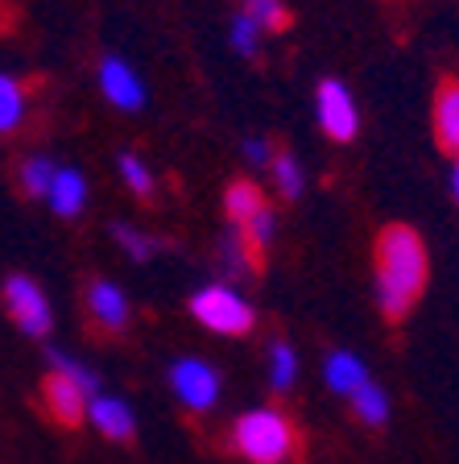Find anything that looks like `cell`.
I'll list each match as a JSON object with an SVG mask.
<instances>
[{"label": "cell", "instance_id": "obj_1", "mask_svg": "<svg viewBox=\"0 0 459 464\" xmlns=\"http://www.w3.org/2000/svg\"><path fill=\"white\" fill-rule=\"evenodd\" d=\"M377 307L389 324L406 319L414 311V303L422 299L426 278H431V257L426 245L410 224H385L377 237Z\"/></svg>", "mask_w": 459, "mask_h": 464}, {"label": "cell", "instance_id": "obj_2", "mask_svg": "<svg viewBox=\"0 0 459 464\" xmlns=\"http://www.w3.org/2000/svg\"><path fill=\"white\" fill-rule=\"evenodd\" d=\"M232 448L249 464H286L294 452V423L273 406L244 411L232 423Z\"/></svg>", "mask_w": 459, "mask_h": 464}, {"label": "cell", "instance_id": "obj_3", "mask_svg": "<svg viewBox=\"0 0 459 464\" xmlns=\"http://www.w3.org/2000/svg\"><path fill=\"white\" fill-rule=\"evenodd\" d=\"M191 315L215 336H249L257 315L232 286H203L191 299Z\"/></svg>", "mask_w": 459, "mask_h": 464}, {"label": "cell", "instance_id": "obj_4", "mask_svg": "<svg viewBox=\"0 0 459 464\" xmlns=\"http://www.w3.org/2000/svg\"><path fill=\"white\" fill-rule=\"evenodd\" d=\"M0 295H5V311H9L13 324H17L25 336H46V332L54 328V311H50L46 290H42L33 278H25V274H9Z\"/></svg>", "mask_w": 459, "mask_h": 464}, {"label": "cell", "instance_id": "obj_5", "mask_svg": "<svg viewBox=\"0 0 459 464\" xmlns=\"http://www.w3.org/2000/svg\"><path fill=\"white\" fill-rule=\"evenodd\" d=\"M170 386L186 411H211L215 398H220V373L199 357H182L170 369Z\"/></svg>", "mask_w": 459, "mask_h": 464}, {"label": "cell", "instance_id": "obj_6", "mask_svg": "<svg viewBox=\"0 0 459 464\" xmlns=\"http://www.w3.org/2000/svg\"><path fill=\"white\" fill-rule=\"evenodd\" d=\"M87 390L79 386L71 373H62V369H50L46 377H42V406L50 411V419L54 423H62L71 431V427H79L87 419Z\"/></svg>", "mask_w": 459, "mask_h": 464}, {"label": "cell", "instance_id": "obj_7", "mask_svg": "<svg viewBox=\"0 0 459 464\" xmlns=\"http://www.w3.org/2000/svg\"><path fill=\"white\" fill-rule=\"evenodd\" d=\"M431 133L447 158L459 162V79L443 75L431 96Z\"/></svg>", "mask_w": 459, "mask_h": 464}, {"label": "cell", "instance_id": "obj_8", "mask_svg": "<svg viewBox=\"0 0 459 464\" xmlns=\"http://www.w3.org/2000/svg\"><path fill=\"white\" fill-rule=\"evenodd\" d=\"M319 125L331 141H352L356 137V104L348 96V87L335 83V79L319 83Z\"/></svg>", "mask_w": 459, "mask_h": 464}, {"label": "cell", "instance_id": "obj_9", "mask_svg": "<svg viewBox=\"0 0 459 464\" xmlns=\"http://www.w3.org/2000/svg\"><path fill=\"white\" fill-rule=\"evenodd\" d=\"M87 423L96 427L100 435L116 440V444H125V440H133V435H137L133 411H129L120 398H112V394H96L91 402H87Z\"/></svg>", "mask_w": 459, "mask_h": 464}, {"label": "cell", "instance_id": "obj_10", "mask_svg": "<svg viewBox=\"0 0 459 464\" xmlns=\"http://www.w3.org/2000/svg\"><path fill=\"white\" fill-rule=\"evenodd\" d=\"M87 311H91V319H96L100 328H108V332H120L129 324L125 290L116 286V282H108V278H96L91 286H87Z\"/></svg>", "mask_w": 459, "mask_h": 464}, {"label": "cell", "instance_id": "obj_11", "mask_svg": "<svg viewBox=\"0 0 459 464\" xmlns=\"http://www.w3.org/2000/svg\"><path fill=\"white\" fill-rule=\"evenodd\" d=\"M100 87H104V96L112 100L116 108H141L145 92H141V79L133 75V67H125L120 58H104L100 63Z\"/></svg>", "mask_w": 459, "mask_h": 464}, {"label": "cell", "instance_id": "obj_12", "mask_svg": "<svg viewBox=\"0 0 459 464\" xmlns=\"http://www.w3.org/2000/svg\"><path fill=\"white\" fill-rule=\"evenodd\" d=\"M50 208H54L62 220H75L79 212H83V203H87V183H83V174L79 170H58L54 174V183H50Z\"/></svg>", "mask_w": 459, "mask_h": 464}, {"label": "cell", "instance_id": "obj_13", "mask_svg": "<svg viewBox=\"0 0 459 464\" xmlns=\"http://www.w3.org/2000/svg\"><path fill=\"white\" fill-rule=\"evenodd\" d=\"M323 377H327V386L335 390V394H348L352 398L356 390L368 382V369H364L360 357H352V353H331L323 365Z\"/></svg>", "mask_w": 459, "mask_h": 464}, {"label": "cell", "instance_id": "obj_14", "mask_svg": "<svg viewBox=\"0 0 459 464\" xmlns=\"http://www.w3.org/2000/svg\"><path fill=\"white\" fill-rule=\"evenodd\" d=\"M224 208H228V216H232V224H244V220H253V216L265 208V195H261V187L253 183V179H236V183L224 191Z\"/></svg>", "mask_w": 459, "mask_h": 464}, {"label": "cell", "instance_id": "obj_15", "mask_svg": "<svg viewBox=\"0 0 459 464\" xmlns=\"http://www.w3.org/2000/svg\"><path fill=\"white\" fill-rule=\"evenodd\" d=\"M25 104H29V83L0 75V133H13L25 121Z\"/></svg>", "mask_w": 459, "mask_h": 464}, {"label": "cell", "instance_id": "obj_16", "mask_svg": "<svg viewBox=\"0 0 459 464\" xmlns=\"http://www.w3.org/2000/svg\"><path fill=\"white\" fill-rule=\"evenodd\" d=\"M352 411H356V419H360L364 427H381L385 419H389V398H385L381 386L364 382V386L352 394Z\"/></svg>", "mask_w": 459, "mask_h": 464}, {"label": "cell", "instance_id": "obj_17", "mask_svg": "<svg viewBox=\"0 0 459 464\" xmlns=\"http://www.w3.org/2000/svg\"><path fill=\"white\" fill-rule=\"evenodd\" d=\"M294 382H298V357L286 340H278V344L269 348V386L282 394V390H290Z\"/></svg>", "mask_w": 459, "mask_h": 464}, {"label": "cell", "instance_id": "obj_18", "mask_svg": "<svg viewBox=\"0 0 459 464\" xmlns=\"http://www.w3.org/2000/svg\"><path fill=\"white\" fill-rule=\"evenodd\" d=\"M244 13L261 25V34H278L290 25V9L282 0H244Z\"/></svg>", "mask_w": 459, "mask_h": 464}, {"label": "cell", "instance_id": "obj_19", "mask_svg": "<svg viewBox=\"0 0 459 464\" xmlns=\"http://www.w3.org/2000/svg\"><path fill=\"white\" fill-rule=\"evenodd\" d=\"M58 166L46 162V158H29L25 166H21V187H25V195H38V199H46L50 195V183H54Z\"/></svg>", "mask_w": 459, "mask_h": 464}, {"label": "cell", "instance_id": "obj_20", "mask_svg": "<svg viewBox=\"0 0 459 464\" xmlns=\"http://www.w3.org/2000/svg\"><path fill=\"white\" fill-rule=\"evenodd\" d=\"M269 237H273V212H269V208H261L253 220L240 224V241H244V249H249L253 257H261V253H265Z\"/></svg>", "mask_w": 459, "mask_h": 464}, {"label": "cell", "instance_id": "obj_21", "mask_svg": "<svg viewBox=\"0 0 459 464\" xmlns=\"http://www.w3.org/2000/svg\"><path fill=\"white\" fill-rule=\"evenodd\" d=\"M273 183H278V191H282V199H298L302 195V187H306V179H302V166L294 162L290 154H278L273 158Z\"/></svg>", "mask_w": 459, "mask_h": 464}, {"label": "cell", "instance_id": "obj_22", "mask_svg": "<svg viewBox=\"0 0 459 464\" xmlns=\"http://www.w3.org/2000/svg\"><path fill=\"white\" fill-rule=\"evenodd\" d=\"M120 174H125V183L133 187L141 199H149V195H153V174L145 170V162H141L137 154H125V158H120Z\"/></svg>", "mask_w": 459, "mask_h": 464}, {"label": "cell", "instance_id": "obj_23", "mask_svg": "<svg viewBox=\"0 0 459 464\" xmlns=\"http://www.w3.org/2000/svg\"><path fill=\"white\" fill-rule=\"evenodd\" d=\"M116 241H120V249H125L133 261H149V257H153V249H158V245H153L149 237H141V232L129 228V224H116Z\"/></svg>", "mask_w": 459, "mask_h": 464}, {"label": "cell", "instance_id": "obj_24", "mask_svg": "<svg viewBox=\"0 0 459 464\" xmlns=\"http://www.w3.org/2000/svg\"><path fill=\"white\" fill-rule=\"evenodd\" d=\"M257 38H261V25L249 13H240V17L232 21V46H236L240 54H257Z\"/></svg>", "mask_w": 459, "mask_h": 464}, {"label": "cell", "instance_id": "obj_25", "mask_svg": "<svg viewBox=\"0 0 459 464\" xmlns=\"http://www.w3.org/2000/svg\"><path fill=\"white\" fill-rule=\"evenodd\" d=\"M50 361H54V369H62V373H71V377H75L79 386L87 390V398H96V394H100V377L91 373V369H83V365H79L75 357H67V353H54V357H50Z\"/></svg>", "mask_w": 459, "mask_h": 464}, {"label": "cell", "instance_id": "obj_26", "mask_svg": "<svg viewBox=\"0 0 459 464\" xmlns=\"http://www.w3.org/2000/svg\"><path fill=\"white\" fill-rule=\"evenodd\" d=\"M244 154H249L253 162H273V150H269V145H261V141H249V145H244Z\"/></svg>", "mask_w": 459, "mask_h": 464}, {"label": "cell", "instance_id": "obj_27", "mask_svg": "<svg viewBox=\"0 0 459 464\" xmlns=\"http://www.w3.org/2000/svg\"><path fill=\"white\" fill-rule=\"evenodd\" d=\"M451 187H455V199H459V162H455V179H451Z\"/></svg>", "mask_w": 459, "mask_h": 464}]
</instances>
